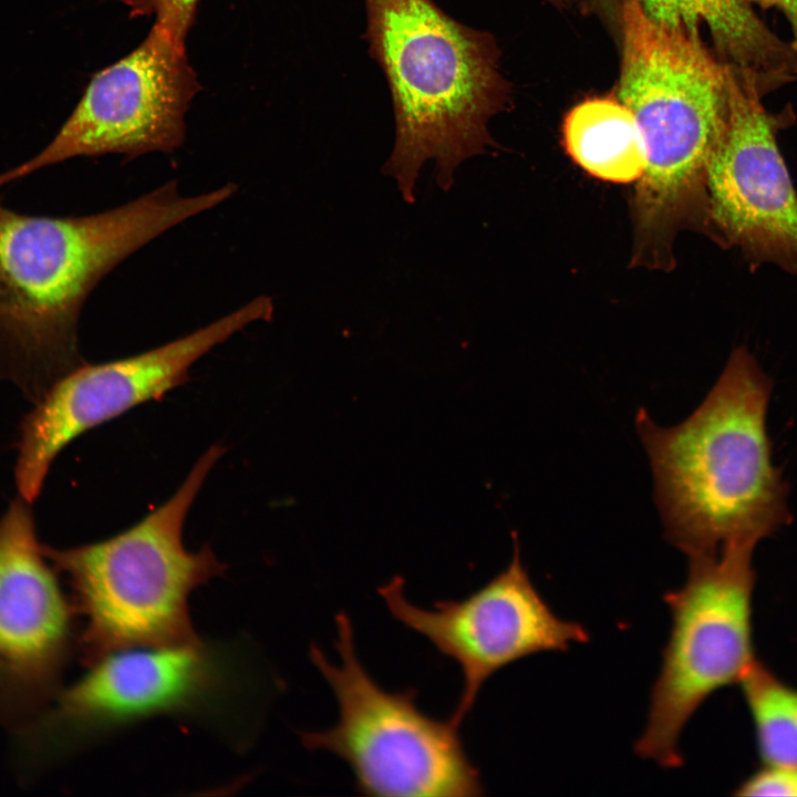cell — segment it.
I'll list each match as a JSON object with an SVG mask.
<instances>
[{
  "label": "cell",
  "instance_id": "15",
  "mask_svg": "<svg viewBox=\"0 0 797 797\" xmlns=\"http://www.w3.org/2000/svg\"><path fill=\"white\" fill-rule=\"evenodd\" d=\"M562 136L568 154L591 176L631 183L644 173L642 131L617 96H594L575 105L563 120Z\"/></svg>",
  "mask_w": 797,
  "mask_h": 797
},
{
  "label": "cell",
  "instance_id": "11",
  "mask_svg": "<svg viewBox=\"0 0 797 797\" xmlns=\"http://www.w3.org/2000/svg\"><path fill=\"white\" fill-rule=\"evenodd\" d=\"M509 565L462 600H441L433 609L412 604L405 581L395 576L379 587L391 615L427 639L463 674V687L449 720L457 725L473 710L484 683L500 669L531 654L566 651L590 636L578 622L558 617L537 591L513 532Z\"/></svg>",
  "mask_w": 797,
  "mask_h": 797
},
{
  "label": "cell",
  "instance_id": "19",
  "mask_svg": "<svg viewBox=\"0 0 797 797\" xmlns=\"http://www.w3.org/2000/svg\"><path fill=\"white\" fill-rule=\"evenodd\" d=\"M584 10L596 14L618 38L621 0H582Z\"/></svg>",
  "mask_w": 797,
  "mask_h": 797
},
{
  "label": "cell",
  "instance_id": "16",
  "mask_svg": "<svg viewBox=\"0 0 797 797\" xmlns=\"http://www.w3.org/2000/svg\"><path fill=\"white\" fill-rule=\"evenodd\" d=\"M739 684L763 764L797 766V689L758 661Z\"/></svg>",
  "mask_w": 797,
  "mask_h": 797
},
{
  "label": "cell",
  "instance_id": "10",
  "mask_svg": "<svg viewBox=\"0 0 797 797\" xmlns=\"http://www.w3.org/2000/svg\"><path fill=\"white\" fill-rule=\"evenodd\" d=\"M199 90L185 41L154 23L135 50L93 75L41 152L0 174V187L77 156L173 152L185 139V113Z\"/></svg>",
  "mask_w": 797,
  "mask_h": 797
},
{
  "label": "cell",
  "instance_id": "2",
  "mask_svg": "<svg viewBox=\"0 0 797 797\" xmlns=\"http://www.w3.org/2000/svg\"><path fill=\"white\" fill-rule=\"evenodd\" d=\"M770 393V380L741 346L681 424L662 427L639 411L665 538L687 557L732 540L758 542L789 521L766 429Z\"/></svg>",
  "mask_w": 797,
  "mask_h": 797
},
{
  "label": "cell",
  "instance_id": "8",
  "mask_svg": "<svg viewBox=\"0 0 797 797\" xmlns=\"http://www.w3.org/2000/svg\"><path fill=\"white\" fill-rule=\"evenodd\" d=\"M756 541L732 540L689 557L684 584L664 594L672 625L652 686L645 728L634 745L662 767L683 763L682 732L716 691L741 683L757 662L753 643V552Z\"/></svg>",
  "mask_w": 797,
  "mask_h": 797
},
{
  "label": "cell",
  "instance_id": "21",
  "mask_svg": "<svg viewBox=\"0 0 797 797\" xmlns=\"http://www.w3.org/2000/svg\"><path fill=\"white\" fill-rule=\"evenodd\" d=\"M558 8H563L568 4L569 0H548Z\"/></svg>",
  "mask_w": 797,
  "mask_h": 797
},
{
  "label": "cell",
  "instance_id": "3",
  "mask_svg": "<svg viewBox=\"0 0 797 797\" xmlns=\"http://www.w3.org/2000/svg\"><path fill=\"white\" fill-rule=\"evenodd\" d=\"M617 97L642 131L646 167L633 198L634 262L672 266L680 228L707 229L706 174L729 111V69L702 35L653 21L621 0Z\"/></svg>",
  "mask_w": 797,
  "mask_h": 797
},
{
  "label": "cell",
  "instance_id": "4",
  "mask_svg": "<svg viewBox=\"0 0 797 797\" xmlns=\"http://www.w3.org/2000/svg\"><path fill=\"white\" fill-rule=\"evenodd\" d=\"M365 38L392 95L395 143L383 173L414 201L422 166L435 162L447 190L458 166L495 146L487 125L509 86L494 37L468 28L432 0H364Z\"/></svg>",
  "mask_w": 797,
  "mask_h": 797
},
{
  "label": "cell",
  "instance_id": "5",
  "mask_svg": "<svg viewBox=\"0 0 797 797\" xmlns=\"http://www.w3.org/2000/svg\"><path fill=\"white\" fill-rule=\"evenodd\" d=\"M222 453L219 445L207 449L175 494L126 530L77 547L43 545L46 558L71 586L72 601L84 620L77 651L87 666L115 651L201 642L188 599L226 566L208 546L189 551L183 528Z\"/></svg>",
  "mask_w": 797,
  "mask_h": 797
},
{
  "label": "cell",
  "instance_id": "20",
  "mask_svg": "<svg viewBox=\"0 0 797 797\" xmlns=\"http://www.w3.org/2000/svg\"><path fill=\"white\" fill-rule=\"evenodd\" d=\"M764 9L777 8L789 23L793 39L791 43L797 50V0H749Z\"/></svg>",
  "mask_w": 797,
  "mask_h": 797
},
{
  "label": "cell",
  "instance_id": "9",
  "mask_svg": "<svg viewBox=\"0 0 797 797\" xmlns=\"http://www.w3.org/2000/svg\"><path fill=\"white\" fill-rule=\"evenodd\" d=\"M271 298L260 296L185 337L120 360L80 364L37 401L19 429L15 483L32 503L65 446L85 432L183 384L193 364L256 321L272 317Z\"/></svg>",
  "mask_w": 797,
  "mask_h": 797
},
{
  "label": "cell",
  "instance_id": "14",
  "mask_svg": "<svg viewBox=\"0 0 797 797\" xmlns=\"http://www.w3.org/2000/svg\"><path fill=\"white\" fill-rule=\"evenodd\" d=\"M653 21L701 34L714 54L760 97L797 80V50L756 14L749 0H636Z\"/></svg>",
  "mask_w": 797,
  "mask_h": 797
},
{
  "label": "cell",
  "instance_id": "1",
  "mask_svg": "<svg viewBox=\"0 0 797 797\" xmlns=\"http://www.w3.org/2000/svg\"><path fill=\"white\" fill-rule=\"evenodd\" d=\"M231 183L185 197L169 182L79 217L24 215L0 200V377L38 401L82 364L77 321L99 281L168 229L224 203Z\"/></svg>",
  "mask_w": 797,
  "mask_h": 797
},
{
  "label": "cell",
  "instance_id": "17",
  "mask_svg": "<svg viewBox=\"0 0 797 797\" xmlns=\"http://www.w3.org/2000/svg\"><path fill=\"white\" fill-rule=\"evenodd\" d=\"M199 0H123L132 17L154 15L155 23L185 41Z\"/></svg>",
  "mask_w": 797,
  "mask_h": 797
},
{
  "label": "cell",
  "instance_id": "7",
  "mask_svg": "<svg viewBox=\"0 0 797 797\" xmlns=\"http://www.w3.org/2000/svg\"><path fill=\"white\" fill-rule=\"evenodd\" d=\"M334 665L315 644L310 659L335 695L339 718L320 732L301 733L311 751H327L352 770L366 796L476 797L485 795L478 768L468 758L459 727L428 716L417 691H386L361 663L346 612L335 615Z\"/></svg>",
  "mask_w": 797,
  "mask_h": 797
},
{
  "label": "cell",
  "instance_id": "12",
  "mask_svg": "<svg viewBox=\"0 0 797 797\" xmlns=\"http://www.w3.org/2000/svg\"><path fill=\"white\" fill-rule=\"evenodd\" d=\"M29 505L20 497L0 517V726L12 733L62 690L79 639L76 608L44 555Z\"/></svg>",
  "mask_w": 797,
  "mask_h": 797
},
{
  "label": "cell",
  "instance_id": "18",
  "mask_svg": "<svg viewBox=\"0 0 797 797\" xmlns=\"http://www.w3.org/2000/svg\"><path fill=\"white\" fill-rule=\"evenodd\" d=\"M737 796L797 797V766L766 765L754 772L736 787Z\"/></svg>",
  "mask_w": 797,
  "mask_h": 797
},
{
  "label": "cell",
  "instance_id": "6",
  "mask_svg": "<svg viewBox=\"0 0 797 797\" xmlns=\"http://www.w3.org/2000/svg\"><path fill=\"white\" fill-rule=\"evenodd\" d=\"M14 734L13 759L29 782L115 731L156 715L225 720L251 682L239 654L199 642L108 653Z\"/></svg>",
  "mask_w": 797,
  "mask_h": 797
},
{
  "label": "cell",
  "instance_id": "13",
  "mask_svg": "<svg viewBox=\"0 0 797 797\" xmlns=\"http://www.w3.org/2000/svg\"><path fill=\"white\" fill-rule=\"evenodd\" d=\"M790 107L769 112L729 70V111L706 174L707 229L752 263L797 273V194L777 145Z\"/></svg>",
  "mask_w": 797,
  "mask_h": 797
}]
</instances>
